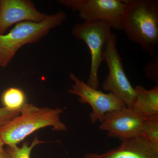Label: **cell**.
I'll use <instances>...</instances> for the list:
<instances>
[{"instance_id": "13", "label": "cell", "mask_w": 158, "mask_h": 158, "mask_svg": "<svg viewBox=\"0 0 158 158\" xmlns=\"http://www.w3.org/2000/svg\"><path fill=\"white\" fill-rule=\"evenodd\" d=\"M40 141L37 136H35L31 144L28 142H24L21 147L17 145L7 146L5 150L9 158H31V151L33 148L38 144L44 143Z\"/></svg>"}, {"instance_id": "1", "label": "cell", "mask_w": 158, "mask_h": 158, "mask_svg": "<svg viewBox=\"0 0 158 158\" xmlns=\"http://www.w3.org/2000/svg\"><path fill=\"white\" fill-rule=\"evenodd\" d=\"M122 30L151 59L158 58V1L125 0Z\"/></svg>"}, {"instance_id": "5", "label": "cell", "mask_w": 158, "mask_h": 158, "mask_svg": "<svg viewBox=\"0 0 158 158\" xmlns=\"http://www.w3.org/2000/svg\"><path fill=\"white\" fill-rule=\"evenodd\" d=\"M117 36L109 34L103 56L109 73L103 83L102 88L113 94L127 107L131 108L135 101L136 93L127 78L123 65L122 59L116 48Z\"/></svg>"}, {"instance_id": "18", "label": "cell", "mask_w": 158, "mask_h": 158, "mask_svg": "<svg viewBox=\"0 0 158 158\" xmlns=\"http://www.w3.org/2000/svg\"><path fill=\"white\" fill-rule=\"evenodd\" d=\"M0 158H9L4 147L0 148Z\"/></svg>"}, {"instance_id": "14", "label": "cell", "mask_w": 158, "mask_h": 158, "mask_svg": "<svg viewBox=\"0 0 158 158\" xmlns=\"http://www.w3.org/2000/svg\"><path fill=\"white\" fill-rule=\"evenodd\" d=\"M141 135L158 145V115L144 117Z\"/></svg>"}, {"instance_id": "3", "label": "cell", "mask_w": 158, "mask_h": 158, "mask_svg": "<svg viewBox=\"0 0 158 158\" xmlns=\"http://www.w3.org/2000/svg\"><path fill=\"white\" fill-rule=\"evenodd\" d=\"M66 18L65 12L59 11L40 23H18L8 34L0 35V66L6 68L22 47L38 42Z\"/></svg>"}, {"instance_id": "20", "label": "cell", "mask_w": 158, "mask_h": 158, "mask_svg": "<svg viewBox=\"0 0 158 158\" xmlns=\"http://www.w3.org/2000/svg\"><path fill=\"white\" fill-rule=\"evenodd\" d=\"M0 70H1V69H0Z\"/></svg>"}, {"instance_id": "8", "label": "cell", "mask_w": 158, "mask_h": 158, "mask_svg": "<svg viewBox=\"0 0 158 158\" xmlns=\"http://www.w3.org/2000/svg\"><path fill=\"white\" fill-rule=\"evenodd\" d=\"M144 117L125 107L107 113L99 128L112 138L123 140L141 135Z\"/></svg>"}, {"instance_id": "11", "label": "cell", "mask_w": 158, "mask_h": 158, "mask_svg": "<svg viewBox=\"0 0 158 158\" xmlns=\"http://www.w3.org/2000/svg\"><path fill=\"white\" fill-rule=\"evenodd\" d=\"M135 88L136 97L132 109L143 117L158 115V86L150 90L138 85Z\"/></svg>"}, {"instance_id": "16", "label": "cell", "mask_w": 158, "mask_h": 158, "mask_svg": "<svg viewBox=\"0 0 158 158\" xmlns=\"http://www.w3.org/2000/svg\"><path fill=\"white\" fill-rule=\"evenodd\" d=\"M20 113V110H11L4 107H0V127L18 116Z\"/></svg>"}, {"instance_id": "17", "label": "cell", "mask_w": 158, "mask_h": 158, "mask_svg": "<svg viewBox=\"0 0 158 158\" xmlns=\"http://www.w3.org/2000/svg\"><path fill=\"white\" fill-rule=\"evenodd\" d=\"M83 158H98V154L96 153H88Z\"/></svg>"}, {"instance_id": "9", "label": "cell", "mask_w": 158, "mask_h": 158, "mask_svg": "<svg viewBox=\"0 0 158 158\" xmlns=\"http://www.w3.org/2000/svg\"><path fill=\"white\" fill-rule=\"evenodd\" d=\"M48 15L38 11L29 0L0 1V35L5 34L15 24L27 21L40 23Z\"/></svg>"}, {"instance_id": "19", "label": "cell", "mask_w": 158, "mask_h": 158, "mask_svg": "<svg viewBox=\"0 0 158 158\" xmlns=\"http://www.w3.org/2000/svg\"><path fill=\"white\" fill-rule=\"evenodd\" d=\"M5 144H4V142H3L2 139H1V138H0V148H3V146L5 145Z\"/></svg>"}, {"instance_id": "10", "label": "cell", "mask_w": 158, "mask_h": 158, "mask_svg": "<svg viewBox=\"0 0 158 158\" xmlns=\"http://www.w3.org/2000/svg\"><path fill=\"white\" fill-rule=\"evenodd\" d=\"M121 141L118 147L98 154V158H158V145L141 135Z\"/></svg>"}, {"instance_id": "6", "label": "cell", "mask_w": 158, "mask_h": 158, "mask_svg": "<svg viewBox=\"0 0 158 158\" xmlns=\"http://www.w3.org/2000/svg\"><path fill=\"white\" fill-rule=\"evenodd\" d=\"M58 2L78 12L83 21H105L112 28L122 30L125 0H59Z\"/></svg>"}, {"instance_id": "12", "label": "cell", "mask_w": 158, "mask_h": 158, "mask_svg": "<svg viewBox=\"0 0 158 158\" xmlns=\"http://www.w3.org/2000/svg\"><path fill=\"white\" fill-rule=\"evenodd\" d=\"M24 92L19 88H8L3 92L2 102L4 107L11 110H19L26 103Z\"/></svg>"}, {"instance_id": "15", "label": "cell", "mask_w": 158, "mask_h": 158, "mask_svg": "<svg viewBox=\"0 0 158 158\" xmlns=\"http://www.w3.org/2000/svg\"><path fill=\"white\" fill-rule=\"evenodd\" d=\"M144 71L147 78L158 83V57L151 59V61L144 66Z\"/></svg>"}, {"instance_id": "4", "label": "cell", "mask_w": 158, "mask_h": 158, "mask_svg": "<svg viewBox=\"0 0 158 158\" xmlns=\"http://www.w3.org/2000/svg\"><path fill=\"white\" fill-rule=\"evenodd\" d=\"M112 26L105 21L91 20L77 23L74 26L72 34L79 40L85 43L90 50L91 65L86 84L97 89L99 86L98 72L102 62Z\"/></svg>"}, {"instance_id": "2", "label": "cell", "mask_w": 158, "mask_h": 158, "mask_svg": "<svg viewBox=\"0 0 158 158\" xmlns=\"http://www.w3.org/2000/svg\"><path fill=\"white\" fill-rule=\"evenodd\" d=\"M61 108L39 107L26 102L18 116L0 127V138L6 146L17 145L37 130L48 127L56 131H65L66 125L60 119Z\"/></svg>"}, {"instance_id": "7", "label": "cell", "mask_w": 158, "mask_h": 158, "mask_svg": "<svg viewBox=\"0 0 158 158\" xmlns=\"http://www.w3.org/2000/svg\"><path fill=\"white\" fill-rule=\"evenodd\" d=\"M70 78L74 84L71 86L69 93L78 97V100L81 103L88 104L91 106L89 118L91 123L98 121L102 123L107 113L127 107L113 94L104 93L91 88L74 74H70Z\"/></svg>"}]
</instances>
